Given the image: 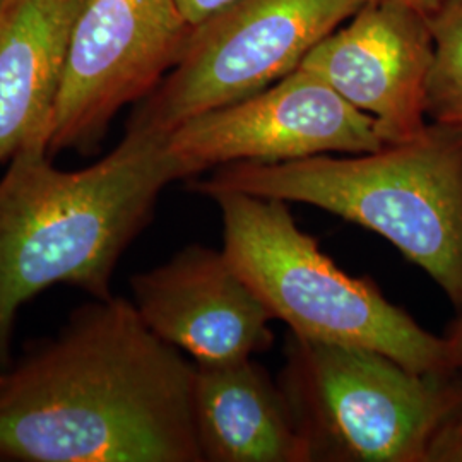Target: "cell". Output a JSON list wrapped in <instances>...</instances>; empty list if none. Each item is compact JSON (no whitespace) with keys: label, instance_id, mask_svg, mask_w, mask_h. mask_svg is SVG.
Wrapping results in <instances>:
<instances>
[{"label":"cell","instance_id":"obj_1","mask_svg":"<svg viewBox=\"0 0 462 462\" xmlns=\"http://www.w3.org/2000/svg\"><path fill=\"white\" fill-rule=\"evenodd\" d=\"M194 380L133 300L91 298L0 368V461L204 462Z\"/></svg>","mask_w":462,"mask_h":462},{"label":"cell","instance_id":"obj_2","mask_svg":"<svg viewBox=\"0 0 462 462\" xmlns=\"http://www.w3.org/2000/svg\"><path fill=\"white\" fill-rule=\"evenodd\" d=\"M165 134L127 129L95 165L60 170L49 143L21 149L0 179V368L13 362L17 314L55 284L112 297L118 261L180 180Z\"/></svg>","mask_w":462,"mask_h":462},{"label":"cell","instance_id":"obj_3","mask_svg":"<svg viewBox=\"0 0 462 462\" xmlns=\"http://www.w3.org/2000/svg\"><path fill=\"white\" fill-rule=\"evenodd\" d=\"M204 198L301 202L375 231L462 307V129L431 122L410 143L362 154L231 163L190 180Z\"/></svg>","mask_w":462,"mask_h":462},{"label":"cell","instance_id":"obj_4","mask_svg":"<svg viewBox=\"0 0 462 462\" xmlns=\"http://www.w3.org/2000/svg\"><path fill=\"white\" fill-rule=\"evenodd\" d=\"M209 199L221 211L231 265L291 334L374 349L418 374L452 372L446 339L423 329L374 282L341 271L298 228L286 200L244 192Z\"/></svg>","mask_w":462,"mask_h":462},{"label":"cell","instance_id":"obj_5","mask_svg":"<svg viewBox=\"0 0 462 462\" xmlns=\"http://www.w3.org/2000/svg\"><path fill=\"white\" fill-rule=\"evenodd\" d=\"M281 387L312 461L425 462L430 437L462 393V375L418 374L366 347L291 334Z\"/></svg>","mask_w":462,"mask_h":462},{"label":"cell","instance_id":"obj_6","mask_svg":"<svg viewBox=\"0 0 462 462\" xmlns=\"http://www.w3.org/2000/svg\"><path fill=\"white\" fill-rule=\"evenodd\" d=\"M355 0H231L196 24L175 67L141 101L127 129L170 134L297 70L353 16Z\"/></svg>","mask_w":462,"mask_h":462},{"label":"cell","instance_id":"obj_7","mask_svg":"<svg viewBox=\"0 0 462 462\" xmlns=\"http://www.w3.org/2000/svg\"><path fill=\"white\" fill-rule=\"evenodd\" d=\"M192 28L177 0H81L50 154L97 152L118 112L151 95L179 62Z\"/></svg>","mask_w":462,"mask_h":462},{"label":"cell","instance_id":"obj_8","mask_svg":"<svg viewBox=\"0 0 462 462\" xmlns=\"http://www.w3.org/2000/svg\"><path fill=\"white\" fill-rule=\"evenodd\" d=\"M383 146L372 116L303 67L248 98L183 122L165 139L180 180L231 163H282Z\"/></svg>","mask_w":462,"mask_h":462},{"label":"cell","instance_id":"obj_9","mask_svg":"<svg viewBox=\"0 0 462 462\" xmlns=\"http://www.w3.org/2000/svg\"><path fill=\"white\" fill-rule=\"evenodd\" d=\"M435 59L430 17L399 2L364 4L320 40L301 66L372 116L385 146L429 127L427 88Z\"/></svg>","mask_w":462,"mask_h":462},{"label":"cell","instance_id":"obj_10","mask_svg":"<svg viewBox=\"0 0 462 462\" xmlns=\"http://www.w3.org/2000/svg\"><path fill=\"white\" fill-rule=\"evenodd\" d=\"M131 290L149 329L196 364L245 360L273 343L274 315L223 248H182L165 264L134 274Z\"/></svg>","mask_w":462,"mask_h":462},{"label":"cell","instance_id":"obj_11","mask_svg":"<svg viewBox=\"0 0 462 462\" xmlns=\"http://www.w3.org/2000/svg\"><path fill=\"white\" fill-rule=\"evenodd\" d=\"M194 420L204 462H312L286 393L252 358L196 364Z\"/></svg>","mask_w":462,"mask_h":462},{"label":"cell","instance_id":"obj_12","mask_svg":"<svg viewBox=\"0 0 462 462\" xmlns=\"http://www.w3.org/2000/svg\"><path fill=\"white\" fill-rule=\"evenodd\" d=\"M81 0H5L0 7V163L47 141Z\"/></svg>","mask_w":462,"mask_h":462},{"label":"cell","instance_id":"obj_13","mask_svg":"<svg viewBox=\"0 0 462 462\" xmlns=\"http://www.w3.org/2000/svg\"><path fill=\"white\" fill-rule=\"evenodd\" d=\"M435 59L427 88V116L462 129V0H447L430 17Z\"/></svg>","mask_w":462,"mask_h":462},{"label":"cell","instance_id":"obj_14","mask_svg":"<svg viewBox=\"0 0 462 462\" xmlns=\"http://www.w3.org/2000/svg\"><path fill=\"white\" fill-rule=\"evenodd\" d=\"M425 462H462V393L433 430Z\"/></svg>","mask_w":462,"mask_h":462},{"label":"cell","instance_id":"obj_15","mask_svg":"<svg viewBox=\"0 0 462 462\" xmlns=\"http://www.w3.org/2000/svg\"><path fill=\"white\" fill-rule=\"evenodd\" d=\"M230 2L231 0H177L183 16L192 26H196Z\"/></svg>","mask_w":462,"mask_h":462},{"label":"cell","instance_id":"obj_16","mask_svg":"<svg viewBox=\"0 0 462 462\" xmlns=\"http://www.w3.org/2000/svg\"><path fill=\"white\" fill-rule=\"evenodd\" d=\"M459 310L461 314L454 320L444 339H446L447 358H448L450 370L462 375V307Z\"/></svg>","mask_w":462,"mask_h":462},{"label":"cell","instance_id":"obj_17","mask_svg":"<svg viewBox=\"0 0 462 462\" xmlns=\"http://www.w3.org/2000/svg\"><path fill=\"white\" fill-rule=\"evenodd\" d=\"M360 7L364 4H375V2H399V4H404V5H410L416 11L423 13L425 16L431 17L433 14H437L442 5L446 4L447 0H355Z\"/></svg>","mask_w":462,"mask_h":462},{"label":"cell","instance_id":"obj_18","mask_svg":"<svg viewBox=\"0 0 462 462\" xmlns=\"http://www.w3.org/2000/svg\"><path fill=\"white\" fill-rule=\"evenodd\" d=\"M4 2H5V0H0V7H2V5H4Z\"/></svg>","mask_w":462,"mask_h":462}]
</instances>
